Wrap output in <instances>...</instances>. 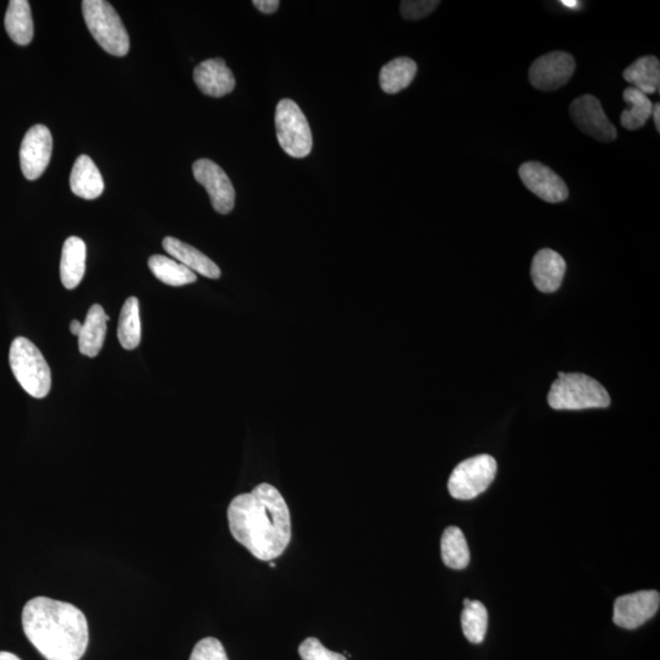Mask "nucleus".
I'll return each mask as SVG.
<instances>
[{
  "label": "nucleus",
  "mask_w": 660,
  "mask_h": 660,
  "mask_svg": "<svg viewBox=\"0 0 660 660\" xmlns=\"http://www.w3.org/2000/svg\"><path fill=\"white\" fill-rule=\"evenodd\" d=\"M417 74V64L406 57L396 58L385 64L379 74V84L389 95H395L411 85Z\"/></svg>",
  "instance_id": "obj_22"
},
{
  "label": "nucleus",
  "mask_w": 660,
  "mask_h": 660,
  "mask_svg": "<svg viewBox=\"0 0 660 660\" xmlns=\"http://www.w3.org/2000/svg\"><path fill=\"white\" fill-rule=\"evenodd\" d=\"M302 660H348L343 654L329 651L316 637H308L299 647Z\"/></svg>",
  "instance_id": "obj_28"
},
{
  "label": "nucleus",
  "mask_w": 660,
  "mask_h": 660,
  "mask_svg": "<svg viewBox=\"0 0 660 660\" xmlns=\"http://www.w3.org/2000/svg\"><path fill=\"white\" fill-rule=\"evenodd\" d=\"M566 272L563 256L550 249L539 250L533 257L531 277L536 288L544 294L559 290Z\"/></svg>",
  "instance_id": "obj_15"
},
{
  "label": "nucleus",
  "mask_w": 660,
  "mask_h": 660,
  "mask_svg": "<svg viewBox=\"0 0 660 660\" xmlns=\"http://www.w3.org/2000/svg\"><path fill=\"white\" fill-rule=\"evenodd\" d=\"M228 522L235 541L262 561L277 559L289 546V506L272 484H258L231 500Z\"/></svg>",
  "instance_id": "obj_1"
},
{
  "label": "nucleus",
  "mask_w": 660,
  "mask_h": 660,
  "mask_svg": "<svg viewBox=\"0 0 660 660\" xmlns=\"http://www.w3.org/2000/svg\"><path fill=\"white\" fill-rule=\"evenodd\" d=\"M5 30L19 46H27L33 38V20L27 0H11L5 15Z\"/></svg>",
  "instance_id": "obj_20"
},
{
  "label": "nucleus",
  "mask_w": 660,
  "mask_h": 660,
  "mask_svg": "<svg viewBox=\"0 0 660 660\" xmlns=\"http://www.w3.org/2000/svg\"><path fill=\"white\" fill-rule=\"evenodd\" d=\"M197 183L208 192L214 211L228 214L235 206V190L229 176L217 163L209 159H198L192 165Z\"/></svg>",
  "instance_id": "obj_11"
},
{
  "label": "nucleus",
  "mask_w": 660,
  "mask_h": 660,
  "mask_svg": "<svg viewBox=\"0 0 660 660\" xmlns=\"http://www.w3.org/2000/svg\"><path fill=\"white\" fill-rule=\"evenodd\" d=\"M252 4L263 14H274L278 10L280 2L278 0H253Z\"/></svg>",
  "instance_id": "obj_31"
},
{
  "label": "nucleus",
  "mask_w": 660,
  "mask_h": 660,
  "mask_svg": "<svg viewBox=\"0 0 660 660\" xmlns=\"http://www.w3.org/2000/svg\"><path fill=\"white\" fill-rule=\"evenodd\" d=\"M575 69V59L571 54L552 52L542 55L533 62L528 77L537 90L552 92L568 84Z\"/></svg>",
  "instance_id": "obj_8"
},
{
  "label": "nucleus",
  "mask_w": 660,
  "mask_h": 660,
  "mask_svg": "<svg viewBox=\"0 0 660 660\" xmlns=\"http://www.w3.org/2000/svg\"><path fill=\"white\" fill-rule=\"evenodd\" d=\"M11 371L21 388L32 398L43 399L52 387V373L42 352L27 338L14 339L10 346Z\"/></svg>",
  "instance_id": "obj_4"
},
{
  "label": "nucleus",
  "mask_w": 660,
  "mask_h": 660,
  "mask_svg": "<svg viewBox=\"0 0 660 660\" xmlns=\"http://www.w3.org/2000/svg\"><path fill=\"white\" fill-rule=\"evenodd\" d=\"M652 115H653V118H654V125H656V128L659 132L660 131V106H659V103L653 104Z\"/></svg>",
  "instance_id": "obj_32"
},
{
  "label": "nucleus",
  "mask_w": 660,
  "mask_h": 660,
  "mask_svg": "<svg viewBox=\"0 0 660 660\" xmlns=\"http://www.w3.org/2000/svg\"><path fill=\"white\" fill-rule=\"evenodd\" d=\"M548 404L559 411L607 409L610 396L596 379L582 373H565L550 388Z\"/></svg>",
  "instance_id": "obj_3"
},
{
  "label": "nucleus",
  "mask_w": 660,
  "mask_h": 660,
  "mask_svg": "<svg viewBox=\"0 0 660 660\" xmlns=\"http://www.w3.org/2000/svg\"><path fill=\"white\" fill-rule=\"evenodd\" d=\"M22 629L46 660H81L90 641L85 614L73 604L48 597L25 604Z\"/></svg>",
  "instance_id": "obj_2"
},
{
  "label": "nucleus",
  "mask_w": 660,
  "mask_h": 660,
  "mask_svg": "<svg viewBox=\"0 0 660 660\" xmlns=\"http://www.w3.org/2000/svg\"><path fill=\"white\" fill-rule=\"evenodd\" d=\"M148 266L154 277L170 286H183L195 283L197 280L196 273L173 258L154 255L148 260Z\"/></svg>",
  "instance_id": "obj_26"
},
{
  "label": "nucleus",
  "mask_w": 660,
  "mask_h": 660,
  "mask_svg": "<svg viewBox=\"0 0 660 660\" xmlns=\"http://www.w3.org/2000/svg\"><path fill=\"white\" fill-rule=\"evenodd\" d=\"M190 660H229L222 642L214 637L203 638L191 653Z\"/></svg>",
  "instance_id": "obj_29"
},
{
  "label": "nucleus",
  "mask_w": 660,
  "mask_h": 660,
  "mask_svg": "<svg viewBox=\"0 0 660 660\" xmlns=\"http://www.w3.org/2000/svg\"><path fill=\"white\" fill-rule=\"evenodd\" d=\"M624 79L634 85L636 90L645 95H654L659 91L660 63L654 55H646L637 59L624 71Z\"/></svg>",
  "instance_id": "obj_21"
},
{
  "label": "nucleus",
  "mask_w": 660,
  "mask_h": 660,
  "mask_svg": "<svg viewBox=\"0 0 660 660\" xmlns=\"http://www.w3.org/2000/svg\"><path fill=\"white\" fill-rule=\"evenodd\" d=\"M194 80L205 95L216 98L227 96L236 85L233 71L222 58L208 59L198 64L194 70Z\"/></svg>",
  "instance_id": "obj_14"
},
{
  "label": "nucleus",
  "mask_w": 660,
  "mask_h": 660,
  "mask_svg": "<svg viewBox=\"0 0 660 660\" xmlns=\"http://www.w3.org/2000/svg\"><path fill=\"white\" fill-rule=\"evenodd\" d=\"M439 4L438 0H404L400 4V11L406 20H421L431 15Z\"/></svg>",
  "instance_id": "obj_30"
},
{
  "label": "nucleus",
  "mask_w": 660,
  "mask_h": 660,
  "mask_svg": "<svg viewBox=\"0 0 660 660\" xmlns=\"http://www.w3.org/2000/svg\"><path fill=\"white\" fill-rule=\"evenodd\" d=\"M570 115L575 125L586 135L599 142H613L618 131L605 114L601 102L591 95L575 99L570 106Z\"/></svg>",
  "instance_id": "obj_9"
},
{
  "label": "nucleus",
  "mask_w": 660,
  "mask_h": 660,
  "mask_svg": "<svg viewBox=\"0 0 660 660\" xmlns=\"http://www.w3.org/2000/svg\"><path fill=\"white\" fill-rule=\"evenodd\" d=\"M163 247L175 261L184 264L186 268L194 273L201 274L209 279H218L222 275L219 267L211 258L183 241L168 236L163 240Z\"/></svg>",
  "instance_id": "obj_16"
},
{
  "label": "nucleus",
  "mask_w": 660,
  "mask_h": 660,
  "mask_svg": "<svg viewBox=\"0 0 660 660\" xmlns=\"http://www.w3.org/2000/svg\"><path fill=\"white\" fill-rule=\"evenodd\" d=\"M0 660H21L18 656L10 652H0Z\"/></svg>",
  "instance_id": "obj_34"
},
{
  "label": "nucleus",
  "mask_w": 660,
  "mask_h": 660,
  "mask_svg": "<svg viewBox=\"0 0 660 660\" xmlns=\"http://www.w3.org/2000/svg\"><path fill=\"white\" fill-rule=\"evenodd\" d=\"M626 104L631 107L624 110L621 114V125L626 130H638L646 125L649 118L652 117L653 103L645 93L636 90L635 87L626 88L623 93Z\"/></svg>",
  "instance_id": "obj_25"
},
{
  "label": "nucleus",
  "mask_w": 660,
  "mask_h": 660,
  "mask_svg": "<svg viewBox=\"0 0 660 660\" xmlns=\"http://www.w3.org/2000/svg\"><path fill=\"white\" fill-rule=\"evenodd\" d=\"M109 316L101 305H93L88 311L79 335V350L82 355L96 357L106 339Z\"/></svg>",
  "instance_id": "obj_19"
},
{
  "label": "nucleus",
  "mask_w": 660,
  "mask_h": 660,
  "mask_svg": "<svg viewBox=\"0 0 660 660\" xmlns=\"http://www.w3.org/2000/svg\"><path fill=\"white\" fill-rule=\"evenodd\" d=\"M443 563L450 569L462 570L470 563V549L464 532L459 527L445 528L440 542Z\"/></svg>",
  "instance_id": "obj_23"
},
{
  "label": "nucleus",
  "mask_w": 660,
  "mask_h": 660,
  "mask_svg": "<svg viewBox=\"0 0 660 660\" xmlns=\"http://www.w3.org/2000/svg\"><path fill=\"white\" fill-rule=\"evenodd\" d=\"M522 183L543 201L560 203L568 200L569 189L560 176L539 162H527L519 169Z\"/></svg>",
  "instance_id": "obj_13"
},
{
  "label": "nucleus",
  "mask_w": 660,
  "mask_h": 660,
  "mask_svg": "<svg viewBox=\"0 0 660 660\" xmlns=\"http://www.w3.org/2000/svg\"><path fill=\"white\" fill-rule=\"evenodd\" d=\"M82 13L88 30L104 51L115 57L129 53V33L112 4L106 0H85Z\"/></svg>",
  "instance_id": "obj_5"
},
{
  "label": "nucleus",
  "mask_w": 660,
  "mask_h": 660,
  "mask_svg": "<svg viewBox=\"0 0 660 660\" xmlns=\"http://www.w3.org/2000/svg\"><path fill=\"white\" fill-rule=\"evenodd\" d=\"M81 329H82V323L80 321H77V319H74V321L70 323V332L76 335L77 338H79Z\"/></svg>",
  "instance_id": "obj_33"
},
{
  "label": "nucleus",
  "mask_w": 660,
  "mask_h": 660,
  "mask_svg": "<svg viewBox=\"0 0 660 660\" xmlns=\"http://www.w3.org/2000/svg\"><path fill=\"white\" fill-rule=\"evenodd\" d=\"M71 191L84 200H96L103 194L104 181L95 162L86 154L76 159L70 175Z\"/></svg>",
  "instance_id": "obj_17"
},
{
  "label": "nucleus",
  "mask_w": 660,
  "mask_h": 660,
  "mask_svg": "<svg viewBox=\"0 0 660 660\" xmlns=\"http://www.w3.org/2000/svg\"><path fill=\"white\" fill-rule=\"evenodd\" d=\"M53 139L44 125H35L26 132L20 148V165L27 180H37L51 162Z\"/></svg>",
  "instance_id": "obj_10"
},
{
  "label": "nucleus",
  "mask_w": 660,
  "mask_h": 660,
  "mask_svg": "<svg viewBox=\"0 0 660 660\" xmlns=\"http://www.w3.org/2000/svg\"><path fill=\"white\" fill-rule=\"evenodd\" d=\"M275 129L280 147L294 158H305L312 151L313 139L305 114L291 99H282L275 110Z\"/></svg>",
  "instance_id": "obj_6"
},
{
  "label": "nucleus",
  "mask_w": 660,
  "mask_h": 660,
  "mask_svg": "<svg viewBox=\"0 0 660 660\" xmlns=\"http://www.w3.org/2000/svg\"><path fill=\"white\" fill-rule=\"evenodd\" d=\"M118 339L125 350H134L141 343L140 302L136 297H129L121 308Z\"/></svg>",
  "instance_id": "obj_24"
},
{
  "label": "nucleus",
  "mask_w": 660,
  "mask_h": 660,
  "mask_svg": "<svg viewBox=\"0 0 660 660\" xmlns=\"http://www.w3.org/2000/svg\"><path fill=\"white\" fill-rule=\"evenodd\" d=\"M659 605L660 594L658 591L625 594L616 599L614 603V624L626 630H635L658 613Z\"/></svg>",
  "instance_id": "obj_12"
},
{
  "label": "nucleus",
  "mask_w": 660,
  "mask_h": 660,
  "mask_svg": "<svg viewBox=\"0 0 660 660\" xmlns=\"http://www.w3.org/2000/svg\"><path fill=\"white\" fill-rule=\"evenodd\" d=\"M86 272L85 241L71 236L63 246L62 261H60V278L66 289L73 290L79 286Z\"/></svg>",
  "instance_id": "obj_18"
},
{
  "label": "nucleus",
  "mask_w": 660,
  "mask_h": 660,
  "mask_svg": "<svg viewBox=\"0 0 660 660\" xmlns=\"http://www.w3.org/2000/svg\"><path fill=\"white\" fill-rule=\"evenodd\" d=\"M497 475V461L491 455H477L460 462L451 472L448 489L451 497L470 500L486 492Z\"/></svg>",
  "instance_id": "obj_7"
},
{
  "label": "nucleus",
  "mask_w": 660,
  "mask_h": 660,
  "mask_svg": "<svg viewBox=\"0 0 660 660\" xmlns=\"http://www.w3.org/2000/svg\"><path fill=\"white\" fill-rule=\"evenodd\" d=\"M461 614L462 631L471 643L480 645L487 634L488 612L481 602L465 599Z\"/></svg>",
  "instance_id": "obj_27"
},
{
  "label": "nucleus",
  "mask_w": 660,
  "mask_h": 660,
  "mask_svg": "<svg viewBox=\"0 0 660 660\" xmlns=\"http://www.w3.org/2000/svg\"><path fill=\"white\" fill-rule=\"evenodd\" d=\"M561 4L566 5V7H575L577 2H561Z\"/></svg>",
  "instance_id": "obj_35"
}]
</instances>
